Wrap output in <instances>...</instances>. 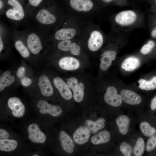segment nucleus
Wrapping results in <instances>:
<instances>
[{
  "mask_svg": "<svg viewBox=\"0 0 156 156\" xmlns=\"http://www.w3.org/2000/svg\"><path fill=\"white\" fill-rule=\"evenodd\" d=\"M65 22L55 30L52 36L56 41L81 39L87 24L73 17L64 19Z\"/></svg>",
  "mask_w": 156,
  "mask_h": 156,
  "instance_id": "nucleus-1",
  "label": "nucleus"
},
{
  "mask_svg": "<svg viewBox=\"0 0 156 156\" xmlns=\"http://www.w3.org/2000/svg\"><path fill=\"white\" fill-rule=\"evenodd\" d=\"M81 40L87 54H94L103 45L104 36L102 32L94 25L87 24Z\"/></svg>",
  "mask_w": 156,
  "mask_h": 156,
  "instance_id": "nucleus-2",
  "label": "nucleus"
},
{
  "mask_svg": "<svg viewBox=\"0 0 156 156\" xmlns=\"http://www.w3.org/2000/svg\"><path fill=\"white\" fill-rule=\"evenodd\" d=\"M90 77L86 74L79 72L66 78V81L72 90L75 101L79 103L84 99L87 87L92 84Z\"/></svg>",
  "mask_w": 156,
  "mask_h": 156,
  "instance_id": "nucleus-3",
  "label": "nucleus"
},
{
  "mask_svg": "<svg viewBox=\"0 0 156 156\" xmlns=\"http://www.w3.org/2000/svg\"><path fill=\"white\" fill-rule=\"evenodd\" d=\"M57 47L60 51L67 55L87 59L88 54L81 39L57 41Z\"/></svg>",
  "mask_w": 156,
  "mask_h": 156,
  "instance_id": "nucleus-4",
  "label": "nucleus"
},
{
  "mask_svg": "<svg viewBox=\"0 0 156 156\" xmlns=\"http://www.w3.org/2000/svg\"><path fill=\"white\" fill-rule=\"evenodd\" d=\"M86 60L87 59L67 55L60 58L58 64L59 67L64 70L77 73L81 71L84 65L83 62Z\"/></svg>",
  "mask_w": 156,
  "mask_h": 156,
  "instance_id": "nucleus-5",
  "label": "nucleus"
},
{
  "mask_svg": "<svg viewBox=\"0 0 156 156\" xmlns=\"http://www.w3.org/2000/svg\"><path fill=\"white\" fill-rule=\"evenodd\" d=\"M8 3L11 8L7 10L5 12L6 16L9 19L19 21L24 18L25 12L20 3L17 0H8Z\"/></svg>",
  "mask_w": 156,
  "mask_h": 156,
  "instance_id": "nucleus-6",
  "label": "nucleus"
},
{
  "mask_svg": "<svg viewBox=\"0 0 156 156\" xmlns=\"http://www.w3.org/2000/svg\"><path fill=\"white\" fill-rule=\"evenodd\" d=\"M58 14L53 12L48 9H42L36 14L35 18L39 24L46 26H52L59 22L60 18Z\"/></svg>",
  "mask_w": 156,
  "mask_h": 156,
  "instance_id": "nucleus-7",
  "label": "nucleus"
},
{
  "mask_svg": "<svg viewBox=\"0 0 156 156\" xmlns=\"http://www.w3.org/2000/svg\"><path fill=\"white\" fill-rule=\"evenodd\" d=\"M26 37L27 47L33 54L37 55L42 49L40 36L37 32L32 31L28 33Z\"/></svg>",
  "mask_w": 156,
  "mask_h": 156,
  "instance_id": "nucleus-8",
  "label": "nucleus"
},
{
  "mask_svg": "<svg viewBox=\"0 0 156 156\" xmlns=\"http://www.w3.org/2000/svg\"><path fill=\"white\" fill-rule=\"evenodd\" d=\"M70 5L75 13L88 14L92 13L94 4L91 0H70Z\"/></svg>",
  "mask_w": 156,
  "mask_h": 156,
  "instance_id": "nucleus-9",
  "label": "nucleus"
},
{
  "mask_svg": "<svg viewBox=\"0 0 156 156\" xmlns=\"http://www.w3.org/2000/svg\"><path fill=\"white\" fill-rule=\"evenodd\" d=\"M137 18V14L135 12L131 10H126L118 13L115 16V21L118 25L128 26L133 24Z\"/></svg>",
  "mask_w": 156,
  "mask_h": 156,
  "instance_id": "nucleus-10",
  "label": "nucleus"
},
{
  "mask_svg": "<svg viewBox=\"0 0 156 156\" xmlns=\"http://www.w3.org/2000/svg\"><path fill=\"white\" fill-rule=\"evenodd\" d=\"M53 82L54 86L63 99L69 100L73 98L72 92L66 81L60 77L56 76L53 78Z\"/></svg>",
  "mask_w": 156,
  "mask_h": 156,
  "instance_id": "nucleus-11",
  "label": "nucleus"
},
{
  "mask_svg": "<svg viewBox=\"0 0 156 156\" xmlns=\"http://www.w3.org/2000/svg\"><path fill=\"white\" fill-rule=\"evenodd\" d=\"M104 99L107 104L114 107L120 106L122 102L120 95L117 93L116 88L112 86H109L107 88L104 95Z\"/></svg>",
  "mask_w": 156,
  "mask_h": 156,
  "instance_id": "nucleus-12",
  "label": "nucleus"
},
{
  "mask_svg": "<svg viewBox=\"0 0 156 156\" xmlns=\"http://www.w3.org/2000/svg\"><path fill=\"white\" fill-rule=\"evenodd\" d=\"M37 106L40 109V112L43 114H48L56 117L60 116L62 112V109L60 106L49 104L43 100L39 101Z\"/></svg>",
  "mask_w": 156,
  "mask_h": 156,
  "instance_id": "nucleus-13",
  "label": "nucleus"
},
{
  "mask_svg": "<svg viewBox=\"0 0 156 156\" xmlns=\"http://www.w3.org/2000/svg\"><path fill=\"white\" fill-rule=\"evenodd\" d=\"M28 137L32 142L37 144L44 143L46 140V136L41 131L38 125L35 123L29 125L27 128Z\"/></svg>",
  "mask_w": 156,
  "mask_h": 156,
  "instance_id": "nucleus-14",
  "label": "nucleus"
},
{
  "mask_svg": "<svg viewBox=\"0 0 156 156\" xmlns=\"http://www.w3.org/2000/svg\"><path fill=\"white\" fill-rule=\"evenodd\" d=\"M7 104L14 116L20 118L24 116L25 107L19 99L16 97H10L8 100Z\"/></svg>",
  "mask_w": 156,
  "mask_h": 156,
  "instance_id": "nucleus-15",
  "label": "nucleus"
},
{
  "mask_svg": "<svg viewBox=\"0 0 156 156\" xmlns=\"http://www.w3.org/2000/svg\"><path fill=\"white\" fill-rule=\"evenodd\" d=\"M116 53L112 50H107L101 54L100 59L99 68L102 71H105L110 67L112 61L116 58Z\"/></svg>",
  "mask_w": 156,
  "mask_h": 156,
  "instance_id": "nucleus-16",
  "label": "nucleus"
},
{
  "mask_svg": "<svg viewBox=\"0 0 156 156\" xmlns=\"http://www.w3.org/2000/svg\"><path fill=\"white\" fill-rule=\"evenodd\" d=\"M90 131L87 127L81 126L77 129L73 135L75 142L79 145H82L87 142L89 140Z\"/></svg>",
  "mask_w": 156,
  "mask_h": 156,
  "instance_id": "nucleus-17",
  "label": "nucleus"
},
{
  "mask_svg": "<svg viewBox=\"0 0 156 156\" xmlns=\"http://www.w3.org/2000/svg\"><path fill=\"white\" fill-rule=\"evenodd\" d=\"M122 100L125 103L131 105L139 104L142 101L141 97L134 92L128 89H124L120 92Z\"/></svg>",
  "mask_w": 156,
  "mask_h": 156,
  "instance_id": "nucleus-18",
  "label": "nucleus"
},
{
  "mask_svg": "<svg viewBox=\"0 0 156 156\" xmlns=\"http://www.w3.org/2000/svg\"><path fill=\"white\" fill-rule=\"evenodd\" d=\"M38 84L41 93L43 96L48 97L53 95V89L50 80L47 76H40L38 79Z\"/></svg>",
  "mask_w": 156,
  "mask_h": 156,
  "instance_id": "nucleus-19",
  "label": "nucleus"
},
{
  "mask_svg": "<svg viewBox=\"0 0 156 156\" xmlns=\"http://www.w3.org/2000/svg\"><path fill=\"white\" fill-rule=\"evenodd\" d=\"M61 146L65 152L71 153L74 151L75 144L70 137L64 131H60L59 135Z\"/></svg>",
  "mask_w": 156,
  "mask_h": 156,
  "instance_id": "nucleus-20",
  "label": "nucleus"
},
{
  "mask_svg": "<svg viewBox=\"0 0 156 156\" xmlns=\"http://www.w3.org/2000/svg\"><path fill=\"white\" fill-rule=\"evenodd\" d=\"M110 138L111 135L109 132L104 130L93 135L91 139V142L94 145H98L108 142Z\"/></svg>",
  "mask_w": 156,
  "mask_h": 156,
  "instance_id": "nucleus-21",
  "label": "nucleus"
},
{
  "mask_svg": "<svg viewBox=\"0 0 156 156\" xmlns=\"http://www.w3.org/2000/svg\"><path fill=\"white\" fill-rule=\"evenodd\" d=\"M116 121L119 132L123 135L126 134L129 131L130 122L129 118L126 115H121L116 118Z\"/></svg>",
  "mask_w": 156,
  "mask_h": 156,
  "instance_id": "nucleus-22",
  "label": "nucleus"
},
{
  "mask_svg": "<svg viewBox=\"0 0 156 156\" xmlns=\"http://www.w3.org/2000/svg\"><path fill=\"white\" fill-rule=\"evenodd\" d=\"M140 64V61L134 57H129L125 59L122 62V68L128 71H132L138 67Z\"/></svg>",
  "mask_w": 156,
  "mask_h": 156,
  "instance_id": "nucleus-23",
  "label": "nucleus"
},
{
  "mask_svg": "<svg viewBox=\"0 0 156 156\" xmlns=\"http://www.w3.org/2000/svg\"><path fill=\"white\" fill-rule=\"evenodd\" d=\"M105 121V119L103 118H100L95 121L87 120L85 121V124L89 129L90 132L94 134L104 127Z\"/></svg>",
  "mask_w": 156,
  "mask_h": 156,
  "instance_id": "nucleus-24",
  "label": "nucleus"
},
{
  "mask_svg": "<svg viewBox=\"0 0 156 156\" xmlns=\"http://www.w3.org/2000/svg\"><path fill=\"white\" fill-rule=\"evenodd\" d=\"M13 76L11 75L8 71L5 72L0 77V91L3 90L7 87L10 86L15 81Z\"/></svg>",
  "mask_w": 156,
  "mask_h": 156,
  "instance_id": "nucleus-25",
  "label": "nucleus"
},
{
  "mask_svg": "<svg viewBox=\"0 0 156 156\" xmlns=\"http://www.w3.org/2000/svg\"><path fill=\"white\" fill-rule=\"evenodd\" d=\"M18 146L16 140L11 139L0 140V150L4 152H10L14 150Z\"/></svg>",
  "mask_w": 156,
  "mask_h": 156,
  "instance_id": "nucleus-26",
  "label": "nucleus"
},
{
  "mask_svg": "<svg viewBox=\"0 0 156 156\" xmlns=\"http://www.w3.org/2000/svg\"><path fill=\"white\" fill-rule=\"evenodd\" d=\"M138 88L142 90L149 91L156 89V76L148 81L140 79L138 80Z\"/></svg>",
  "mask_w": 156,
  "mask_h": 156,
  "instance_id": "nucleus-27",
  "label": "nucleus"
},
{
  "mask_svg": "<svg viewBox=\"0 0 156 156\" xmlns=\"http://www.w3.org/2000/svg\"><path fill=\"white\" fill-rule=\"evenodd\" d=\"M140 128L141 132L146 137H150L156 133V129L148 122H142L140 124Z\"/></svg>",
  "mask_w": 156,
  "mask_h": 156,
  "instance_id": "nucleus-28",
  "label": "nucleus"
},
{
  "mask_svg": "<svg viewBox=\"0 0 156 156\" xmlns=\"http://www.w3.org/2000/svg\"><path fill=\"white\" fill-rule=\"evenodd\" d=\"M14 46L23 57L27 58L29 56L30 51L21 40L17 39L15 42Z\"/></svg>",
  "mask_w": 156,
  "mask_h": 156,
  "instance_id": "nucleus-29",
  "label": "nucleus"
},
{
  "mask_svg": "<svg viewBox=\"0 0 156 156\" xmlns=\"http://www.w3.org/2000/svg\"><path fill=\"white\" fill-rule=\"evenodd\" d=\"M145 142L144 139L141 138L137 140L134 147L133 153L136 156H141L144 153L145 150Z\"/></svg>",
  "mask_w": 156,
  "mask_h": 156,
  "instance_id": "nucleus-30",
  "label": "nucleus"
},
{
  "mask_svg": "<svg viewBox=\"0 0 156 156\" xmlns=\"http://www.w3.org/2000/svg\"><path fill=\"white\" fill-rule=\"evenodd\" d=\"M156 147V133L150 137L147 141L146 150L148 152L153 151Z\"/></svg>",
  "mask_w": 156,
  "mask_h": 156,
  "instance_id": "nucleus-31",
  "label": "nucleus"
},
{
  "mask_svg": "<svg viewBox=\"0 0 156 156\" xmlns=\"http://www.w3.org/2000/svg\"><path fill=\"white\" fill-rule=\"evenodd\" d=\"M155 46L154 41L153 40H150L142 46L140 49V52L143 54H147L151 51Z\"/></svg>",
  "mask_w": 156,
  "mask_h": 156,
  "instance_id": "nucleus-32",
  "label": "nucleus"
},
{
  "mask_svg": "<svg viewBox=\"0 0 156 156\" xmlns=\"http://www.w3.org/2000/svg\"><path fill=\"white\" fill-rule=\"evenodd\" d=\"M120 149L125 156H131V148L130 145L125 142H122L120 146Z\"/></svg>",
  "mask_w": 156,
  "mask_h": 156,
  "instance_id": "nucleus-33",
  "label": "nucleus"
},
{
  "mask_svg": "<svg viewBox=\"0 0 156 156\" xmlns=\"http://www.w3.org/2000/svg\"><path fill=\"white\" fill-rule=\"evenodd\" d=\"M21 83L23 86L27 87L31 84L32 80L29 78L24 77L21 79Z\"/></svg>",
  "mask_w": 156,
  "mask_h": 156,
  "instance_id": "nucleus-34",
  "label": "nucleus"
},
{
  "mask_svg": "<svg viewBox=\"0 0 156 156\" xmlns=\"http://www.w3.org/2000/svg\"><path fill=\"white\" fill-rule=\"evenodd\" d=\"M9 137V134L5 130L0 129V140L8 139Z\"/></svg>",
  "mask_w": 156,
  "mask_h": 156,
  "instance_id": "nucleus-35",
  "label": "nucleus"
},
{
  "mask_svg": "<svg viewBox=\"0 0 156 156\" xmlns=\"http://www.w3.org/2000/svg\"><path fill=\"white\" fill-rule=\"evenodd\" d=\"M25 68L23 66L20 67L17 70L16 75L19 78H21L24 75L25 73Z\"/></svg>",
  "mask_w": 156,
  "mask_h": 156,
  "instance_id": "nucleus-36",
  "label": "nucleus"
},
{
  "mask_svg": "<svg viewBox=\"0 0 156 156\" xmlns=\"http://www.w3.org/2000/svg\"><path fill=\"white\" fill-rule=\"evenodd\" d=\"M150 107L152 111L156 110V95L151 100L150 103Z\"/></svg>",
  "mask_w": 156,
  "mask_h": 156,
  "instance_id": "nucleus-37",
  "label": "nucleus"
},
{
  "mask_svg": "<svg viewBox=\"0 0 156 156\" xmlns=\"http://www.w3.org/2000/svg\"><path fill=\"white\" fill-rule=\"evenodd\" d=\"M30 4L33 6H38L43 0H28Z\"/></svg>",
  "mask_w": 156,
  "mask_h": 156,
  "instance_id": "nucleus-38",
  "label": "nucleus"
},
{
  "mask_svg": "<svg viewBox=\"0 0 156 156\" xmlns=\"http://www.w3.org/2000/svg\"><path fill=\"white\" fill-rule=\"evenodd\" d=\"M151 35L153 38H156V26L152 30L151 33Z\"/></svg>",
  "mask_w": 156,
  "mask_h": 156,
  "instance_id": "nucleus-39",
  "label": "nucleus"
},
{
  "mask_svg": "<svg viewBox=\"0 0 156 156\" xmlns=\"http://www.w3.org/2000/svg\"><path fill=\"white\" fill-rule=\"evenodd\" d=\"M4 44L2 40L0 38V52L1 53L3 50Z\"/></svg>",
  "mask_w": 156,
  "mask_h": 156,
  "instance_id": "nucleus-40",
  "label": "nucleus"
},
{
  "mask_svg": "<svg viewBox=\"0 0 156 156\" xmlns=\"http://www.w3.org/2000/svg\"><path fill=\"white\" fill-rule=\"evenodd\" d=\"M3 6V4L2 1L1 0H0V10H2Z\"/></svg>",
  "mask_w": 156,
  "mask_h": 156,
  "instance_id": "nucleus-41",
  "label": "nucleus"
},
{
  "mask_svg": "<svg viewBox=\"0 0 156 156\" xmlns=\"http://www.w3.org/2000/svg\"><path fill=\"white\" fill-rule=\"evenodd\" d=\"M113 0H102V1L105 3H108L111 1Z\"/></svg>",
  "mask_w": 156,
  "mask_h": 156,
  "instance_id": "nucleus-42",
  "label": "nucleus"
},
{
  "mask_svg": "<svg viewBox=\"0 0 156 156\" xmlns=\"http://www.w3.org/2000/svg\"><path fill=\"white\" fill-rule=\"evenodd\" d=\"M38 155L37 154H34L33 155V156H38Z\"/></svg>",
  "mask_w": 156,
  "mask_h": 156,
  "instance_id": "nucleus-43",
  "label": "nucleus"
},
{
  "mask_svg": "<svg viewBox=\"0 0 156 156\" xmlns=\"http://www.w3.org/2000/svg\"><path fill=\"white\" fill-rule=\"evenodd\" d=\"M155 3H156V0H155Z\"/></svg>",
  "mask_w": 156,
  "mask_h": 156,
  "instance_id": "nucleus-44",
  "label": "nucleus"
}]
</instances>
